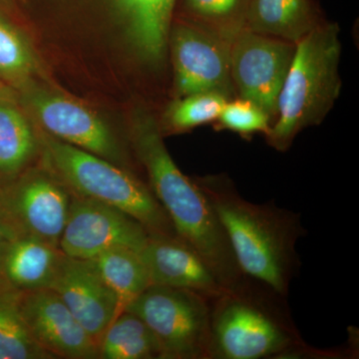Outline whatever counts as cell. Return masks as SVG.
<instances>
[{"mask_svg":"<svg viewBox=\"0 0 359 359\" xmlns=\"http://www.w3.org/2000/svg\"><path fill=\"white\" fill-rule=\"evenodd\" d=\"M130 140L148 185L178 237L202 257L226 292H245L257 287L241 271L218 215L195 180L177 166L157 120L147 111L135 113Z\"/></svg>","mask_w":359,"mask_h":359,"instance_id":"cell-1","label":"cell"},{"mask_svg":"<svg viewBox=\"0 0 359 359\" xmlns=\"http://www.w3.org/2000/svg\"><path fill=\"white\" fill-rule=\"evenodd\" d=\"M194 180L218 215L243 273L287 299L302 266L297 244L306 231L301 214L273 202L256 204L245 200L226 174Z\"/></svg>","mask_w":359,"mask_h":359,"instance_id":"cell-2","label":"cell"},{"mask_svg":"<svg viewBox=\"0 0 359 359\" xmlns=\"http://www.w3.org/2000/svg\"><path fill=\"white\" fill-rule=\"evenodd\" d=\"M339 32L337 23L323 20L295 43L278 95L275 122L264 136L278 152L289 150L304 129L323 123L339 98Z\"/></svg>","mask_w":359,"mask_h":359,"instance_id":"cell-3","label":"cell"},{"mask_svg":"<svg viewBox=\"0 0 359 359\" xmlns=\"http://www.w3.org/2000/svg\"><path fill=\"white\" fill-rule=\"evenodd\" d=\"M304 344L287 299L261 285L211 299V359H289Z\"/></svg>","mask_w":359,"mask_h":359,"instance_id":"cell-4","label":"cell"},{"mask_svg":"<svg viewBox=\"0 0 359 359\" xmlns=\"http://www.w3.org/2000/svg\"><path fill=\"white\" fill-rule=\"evenodd\" d=\"M39 139L45 166L62 181L71 193L127 212L143 224L149 236L178 237L150 186L131 170L46 133Z\"/></svg>","mask_w":359,"mask_h":359,"instance_id":"cell-5","label":"cell"},{"mask_svg":"<svg viewBox=\"0 0 359 359\" xmlns=\"http://www.w3.org/2000/svg\"><path fill=\"white\" fill-rule=\"evenodd\" d=\"M211 299L192 290L151 285L124 311L152 330L162 359H211Z\"/></svg>","mask_w":359,"mask_h":359,"instance_id":"cell-6","label":"cell"},{"mask_svg":"<svg viewBox=\"0 0 359 359\" xmlns=\"http://www.w3.org/2000/svg\"><path fill=\"white\" fill-rule=\"evenodd\" d=\"M23 171L0 186V221L14 237L59 247L72 193L50 169Z\"/></svg>","mask_w":359,"mask_h":359,"instance_id":"cell-7","label":"cell"},{"mask_svg":"<svg viewBox=\"0 0 359 359\" xmlns=\"http://www.w3.org/2000/svg\"><path fill=\"white\" fill-rule=\"evenodd\" d=\"M171 26L168 46L173 63L175 98L201 92H214L228 99L237 97L231 77V42L185 21Z\"/></svg>","mask_w":359,"mask_h":359,"instance_id":"cell-8","label":"cell"},{"mask_svg":"<svg viewBox=\"0 0 359 359\" xmlns=\"http://www.w3.org/2000/svg\"><path fill=\"white\" fill-rule=\"evenodd\" d=\"M295 43L244 29L231 44L230 69L236 94L257 104L275 122L278 95Z\"/></svg>","mask_w":359,"mask_h":359,"instance_id":"cell-9","label":"cell"},{"mask_svg":"<svg viewBox=\"0 0 359 359\" xmlns=\"http://www.w3.org/2000/svg\"><path fill=\"white\" fill-rule=\"evenodd\" d=\"M148 240L143 224L127 212L72 194L59 249L67 257L90 259L113 247L141 252Z\"/></svg>","mask_w":359,"mask_h":359,"instance_id":"cell-10","label":"cell"},{"mask_svg":"<svg viewBox=\"0 0 359 359\" xmlns=\"http://www.w3.org/2000/svg\"><path fill=\"white\" fill-rule=\"evenodd\" d=\"M44 133L74 147L131 170L126 149L95 113L57 94H33L30 99Z\"/></svg>","mask_w":359,"mask_h":359,"instance_id":"cell-11","label":"cell"},{"mask_svg":"<svg viewBox=\"0 0 359 359\" xmlns=\"http://www.w3.org/2000/svg\"><path fill=\"white\" fill-rule=\"evenodd\" d=\"M20 306L32 339L52 358H98L96 340L53 290L21 292Z\"/></svg>","mask_w":359,"mask_h":359,"instance_id":"cell-12","label":"cell"},{"mask_svg":"<svg viewBox=\"0 0 359 359\" xmlns=\"http://www.w3.org/2000/svg\"><path fill=\"white\" fill-rule=\"evenodd\" d=\"M50 289L60 297L97 344L106 328L123 311L117 297L91 259L65 255Z\"/></svg>","mask_w":359,"mask_h":359,"instance_id":"cell-13","label":"cell"},{"mask_svg":"<svg viewBox=\"0 0 359 359\" xmlns=\"http://www.w3.org/2000/svg\"><path fill=\"white\" fill-rule=\"evenodd\" d=\"M151 285L192 290L212 299L226 292L202 257L172 236H149L141 250Z\"/></svg>","mask_w":359,"mask_h":359,"instance_id":"cell-14","label":"cell"},{"mask_svg":"<svg viewBox=\"0 0 359 359\" xmlns=\"http://www.w3.org/2000/svg\"><path fill=\"white\" fill-rule=\"evenodd\" d=\"M65 255L59 247L32 237L11 238L0 275L20 292L50 289Z\"/></svg>","mask_w":359,"mask_h":359,"instance_id":"cell-15","label":"cell"},{"mask_svg":"<svg viewBox=\"0 0 359 359\" xmlns=\"http://www.w3.org/2000/svg\"><path fill=\"white\" fill-rule=\"evenodd\" d=\"M132 47L142 61L159 65L165 58L172 14L163 0H116Z\"/></svg>","mask_w":359,"mask_h":359,"instance_id":"cell-16","label":"cell"},{"mask_svg":"<svg viewBox=\"0 0 359 359\" xmlns=\"http://www.w3.org/2000/svg\"><path fill=\"white\" fill-rule=\"evenodd\" d=\"M323 21L313 0H250L245 28L297 43Z\"/></svg>","mask_w":359,"mask_h":359,"instance_id":"cell-17","label":"cell"},{"mask_svg":"<svg viewBox=\"0 0 359 359\" xmlns=\"http://www.w3.org/2000/svg\"><path fill=\"white\" fill-rule=\"evenodd\" d=\"M40 151L39 137L25 116L0 100V178L8 181L22 173Z\"/></svg>","mask_w":359,"mask_h":359,"instance_id":"cell-18","label":"cell"},{"mask_svg":"<svg viewBox=\"0 0 359 359\" xmlns=\"http://www.w3.org/2000/svg\"><path fill=\"white\" fill-rule=\"evenodd\" d=\"M90 259L117 297L122 311L151 285L147 266L138 250L113 247Z\"/></svg>","mask_w":359,"mask_h":359,"instance_id":"cell-19","label":"cell"},{"mask_svg":"<svg viewBox=\"0 0 359 359\" xmlns=\"http://www.w3.org/2000/svg\"><path fill=\"white\" fill-rule=\"evenodd\" d=\"M100 359H162L159 342L139 316L123 311L98 341Z\"/></svg>","mask_w":359,"mask_h":359,"instance_id":"cell-20","label":"cell"},{"mask_svg":"<svg viewBox=\"0 0 359 359\" xmlns=\"http://www.w3.org/2000/svg\"><path fill=\"white\" fill-rule=\"evenodd\" d=\"M20 297V290L0 275V359H53L32 339Z\"/></svg>","mask_w":359,"mask_h":359,"instance_id":"cell-21","label":"cell"},{"mask_svg":"<svg viewBox=\"0 0 359 359\" xmlns=\"http://www.w3.org/2000/svg\"><path fill=\"white\" fill-rule=\"evenodd\" d=\"M250 0H182V18L233 42L245 28Z\"/></svg>","mask_w":359,"mask_h":359,"instance_id":"cell-22","label":"cell"},{"mask_svg":"<svg viewBox=\"0 0 359 359\" xmlns=\"http://www.w3.org/2000/svg\"><path fill=\"white\" fill-rule=\"evenodd\" d=\"M226 100L229 99L214 92L175 98L158 122L161 133L163 136L186 133L203 125L214 124Z\"/></svg>","mask_w":359,"mask_h":359,"instance_id":"cell-23","label":"cell"},{"mask_svg":"<svg viewBox=\"0 0 359 359\" xmlns=\"http://www.w3.org/2000/svg\"><path fill=\"white\" fill-rule=\"evenodd\" d=\"M273 126L271 118L261 107L241 97H233L224 103L218 119L214 123L217 131H230L250 139L254 135L266 136Z\"/></svg>","mask_w":359,"mask_h":359,"instance_id":"cell-24","label":"cell"},{"mask_svg":"<svg viewBox=\"0 0 359 359\" xmlns=\"http://www.w3.org/2000/svg\"><path fill=\"white\" fill-rule=\"evenodd\" d=\"M34 60L27 44L11 26L0 20V75L9 79L27 76Z\"/></svg>","mask_w":359,"mask_h":359,"instance_id":"cell-25","label":"cell"},{"mask_svg":"<svg viewBox=\"0 0 359 359\" xmlns=\"http://www.w3.org/2000/svg\"><path fill=\"white\" fill-rule=\"evenodd\" d=\"M13 236L11 235L8 229L4 226V224L0 221V271H1L2 262H4V255H6L7 245L11 242Z\"/></svg>","mask_w":359,"mask_h":359,"instance_id":"cell-26","label":"cell"},{"mask_svg":"<svg viewBox=\"0 0 359 359\" xmlns=\"http://www.w3.org/2000/svg\"><path fill=\"white\" fill-rule=\"evenodd\" d=\"M163 1H164L165 6H166L168 11L173 14L175 4H176V0H163Z\"/></svg>","mask_w":359,"mask_h":359,"instance_id":"cell-27","label":"cell"}]
</instances>
